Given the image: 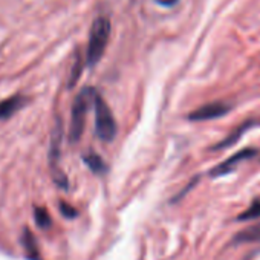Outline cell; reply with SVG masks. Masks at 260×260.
Masks as SVG:
<instances>
[{
  "mask_svg": "<svg viewBox=\"0 0 260 260\" xmlns=\"http://www.w3.org/2000/svg\"><path fill=\"white\" fill-rule=\"evenodd\" d=\"M110 22L107 17H96L90 26V32H89V43H87V51H86V63L89 66H95L109 43V37H110Z\"/></svg>",
  "mask_w": 260,
  "mask_h": 260,
  "instance_id": "obj_1",
  "label": "cell"
},
{
  "mask_svg": "<svg viewBox=\"0 0 260 260\" xmlns=\"http://www.w3.org/2000/svg\"><path fill=\"white\" fill-rule=\"evenodd\" d=\"M95 89L93 87H84L83 90L78 92L74 106H72V113H71V127H69V140L71 143L80 141L83 130H84V121H86V113L90 107V104L95 100Z\"/></svg>",
  "mask_w": 260,
  "mask_h": 260,
  "instance_id": "obj_2",
  "label": "cell"
},
{
  "mask_svg": "<svg viewBox=\"0 0 260 260\" xmlns=\"http://www.w3.org/2000/svg\"><path fill=\"white\" fill-rule=\"evenodd\" d=\"M93 106H95V132H96V137L104 143L113 141L115 135H116V121H115V116H113L110 107L103 100V96H100L98 93L95 95Z\"/></svg>",
  "mask_w": 260,
  "mask_h": 260,
  "instance_id": "obj_3",
  "label": "cell"
},
{
  "mask_svg": "<svg viewBox=\"0 0 260 260\" xmlns=\"http://www.w3.org/2000/svg\"><path fill=\"white\" fill-rule=\"evenodd\" d=\"M61 137H63V130H61V122L57 119L54 130L51 134V150H49V162H51V170H52V178L58 187L68 188V179L64 173L58 169V161H60V144H61Z\"/></svg>",
  "mask_w": 260,
  "mask_h": 260,
  "instance_id": "obj_4",
  "label": "cell"
},
{
  "mask_svg": "<svg viewBox=\"0 0 260 260\" xmlns=\"http://www.w3.org/2000/svg\"><path fill=\"white\" fill-rule=\"evenodd\" d=\"M257 155V150L255 149H251V147H246V149H242L240 152L234 153L233 156H230L228 159H225L223 162H220L219 166H216L214 169H211L210 172V176L211 178H219V176H225L231 172L236 170V167L245 161H249L252 159L254 156Z\"/></svg>",
  "mask_w": 260,
  "mask_h": 260,
  "instance_id": "obj_5",
  "label": "cell"
},
{
  "mask_svg": "<svg viewBox=\"0 0 260 260\" xmlns=\"http://www.w3.org/2000/svg\"><path fill=\"white\" fill-rule=\"evenodd\" d=\"M230 109H231V106L228 103H225V101H213V103L204 104L199 109L193 110L188 115V119L196 121V122L216 119V118H220V116L226 115L230 112Z\"/></svg>",
  "mask_w": 260,
  "mask_h": 260,
  "instance_id": "obj_6",
  "label": "cell"
},
{
  "mask_svg": "<svg viewBox=\"0 0 260 260\" xmlns=\"http://www.w3.org/2000/svg\"><path fill=\"white\" fill-rule=\"evenodd\" d=\"M26 103V98L22 95H14L10 96L4 101H0V119H7L13 116L16 112H19Z\"/></svg>",
  "mask_w": 260,
  "mask_h": 260,
  "instance_id": "obj_7",
  "label": "cell"
},
{
  "mask_svg": "<svg viewBox=\"0 0 260 260\" xmlns=\"http://www.w3.org/2000/svg\"><path fill=\"white\" fill-rule=\"evenodd\" d=\"M255 125V122L254 121H246V122H242L240 125H237L233 132L230 134V135H226V138L225 140H222L219 144H216L214 146V150H222V149H226V147H230V146H233V144H236L240 138H242V135L245 134V132H248V130L251 128V127H254Z\"/></svg>",
  "mask_w": 260,
  "mask_h": 260,
  "instance_id": "obj_8",
  "label": "cell"
},
{
  "mask_svg": "<svg viewBox=\"0 0 260 260\" xmlns=\"http://www.w3.org/2000/svg\"><path fill=\"white\" fill-rule=\"evenodd\" d=\"M251 242H260V222L252 226H248L246 230L234 236V243H251Z\"/></svg>",
  "mask_w": 260,
  "mask_h": 260,
  "instance_id": "obj_9",
  "label": "cell"
},
{
  "mask_svg": "<svg viewBox=\"0 0 260 260\" xmlns=\"http://www.w3.org/2000/svg\"><path fill=\"white\" fill-rule=\"evenodd\" d=\"M84 162L87 164V167L93 172V173H98V175H103L106 173L107 170V166L104 164V161L96 155V153H89L84 156Z\"/></svg>",
  "mask_w": 260,
  "mask_h": 260,
  "instance_id": "obj_10",
  "label": "cell"
},
{
  "mask_svg": "<svg viewBox=\"0 0 260 260\" xmlns=\"http://www.w3.org/2000/svg\"><path fill=\"white\" fill-rule=\"evenodd\" d=\"M258 216H260V199H254L252 204L248 207V210H245L242 214H239L237 220H251Z\"/></svg>",
  "mask_w": 260,
  "mask_h": 260,
  "instance_id": "obj_11",
  "label": "cell"
},
{
  "mask_svg": "<svg viewBox=\"0 0 260 260\" xmlns=\"http://www.w3.org/2000/svg\"><path fill=\"white\" fill-rule=\"evenodd\" d=\"M36 222L40 228H48L51 225V217L45 208H36Z\"/></svg>",
  "mask_w": 260,
  "mask_h": 260,
  "instance_id": "obj_12",
  "label": "cell"
},
{
  "mask_svg": "<svg viewBox=\"0 0 260 260\" xmlns=\"http://www.w3.org/2000/svg\"><path fill=\"white\" fill-rule=\"evenodd\" d=\"M81 74V61H80V55L77 54V61L74 63V68H72V72H71V80H69V87H72L77 81H78V77Z\"/></svg>",
  "mask_w": 260,
  "mask_h": 260,
  "instance_id": "obj_13",
  "label": "cell"
},
{
  "mask_svg": "<svg viewBox=\"0 0 260 260\" xmlns=\"http://www.w3.org/2000/svg\"><path fill=\"white\" fill-rule=\"evenodd\" d=\"M60 210H61L63 216H66V217H69V219L77 216V211H75L74 208H71L68 204H60Z\"/></svg>",
  "mask_w": 260,
  "mask_h": 260,
  "instance_id": "obj_14",
  "label": "cell"
},
{
  "mask_svg": "<svg viewBox=\"0 0 260 260\" xmlns=\"http://www.w3.org/2000/svg\"><path fill=\"white\" fill-rule=\"evenodd\" d=\"M155 2L161 7H166V8H172L178 4V0H155Z\"/></svg>",
  "mask_w": 260,
  "mask_h": 260,
  "instance_id": "obj_15",
  "label": "cell"
}]
</instances>
